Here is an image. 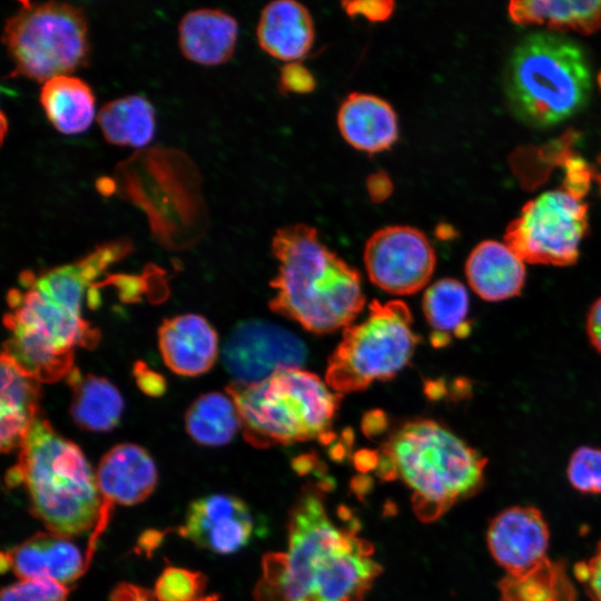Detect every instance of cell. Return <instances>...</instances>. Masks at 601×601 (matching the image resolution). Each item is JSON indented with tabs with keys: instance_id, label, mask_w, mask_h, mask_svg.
<instances>
[{
	"instance_id": "9c48e42d",
	"label": "cell",
	"mask_w": 601,
	"mask_h": 601,
	"mask_svg": "<svg viewBox=\"0 0 601 601\" xmlns=\"http://www.w3.org/2000/svg\"><path fill=\"white\" fill-rule=\"evenodd\" d=\"M352 534L329 519L316 494L303 495L289 518L286 552L268 553L263 560L256 601H307L322 563Z\"/></svg>"
},
{
	"instance_id": "836d02e7",
	"label": "cell",
	"mask_w": 601,
	"mask_h": 601,
	"mask_svg": "<svg viewBox=\"0 0 601 601\" xmlns=\"http://www.w3.org/2000/svg\"><path fill=\"white\" fill-rule=\"evenodd\" d=\"M573 573L591 601H601V540L588 560L575 563Z\"/></svg>"
},
{
	"instance_id": "ab89813d",
	"label": "cell",
	"mask_w": 601,
	"mask_h": 601,
	"mask_svg": "<svg viewBox=\"0 0 601 601\" xmlns=\"http://www.w3.org/2000/svg\"><path fill=\"white\" fill-rule=\"evenodd\" d=\"M585 329L590 344L601 354V296L592 303L588 311Z\"/></svg>"
},
{
	"instance_id": "f546056e",
	"label": "cell",
	"mask_w": 601,
	"mask_h": 601,
	"mask_svg": "<svg viewBox=\"0 0 601 601\" xmlns=\"http://www.w3.org/2000/svg\"><path fill=\"white\" fill-rule=\"evenodd\" d=\"M423 314L436 337H443L454 332L464 336L470 332L466 326L469 313V294L465 286L457 279L445 277L430 285L422 300Z\"/></svg>"
},
{
	"instance_id": "83f0119b",
	"label": "cell",
	"mask_w": 601,
	"mask_h": 601,
	"mask_svg": "<svg viewBox=\"0 0 601 601\" xmlns=\"http://www.w3.org/2000/svg\"><path fill=\"white\" fill-rule=\"evenodd\" d=\"M499 601H575L577 590L564 562L545 558L531 569L505 573Z\"/></svg>"
},
{
	"instance_id": "d6a6232c",
	"label": "cell",
	"mask_w": 601,
	"mask_h": 601,
	"mask_svg": "<svg viewBox=\"0 0 601 601\" xmlns=\"http://www.w3.org/2000/svg\"><path fill=\"white\" fill-rule=\"evenodd\" d=\"M66 585L51 580H19L1 592V601H67Z\"/></svg>"
},
{
	"instance_id": "cb8c5ba5",
	"label": "cell",
	"mask_w": 601,
	"mask_h": 601,
	"mask_svg": "<svg viewBox=\"0 0 601 601\" xmlns=\"http://www.w3.org/2000/svg\"><path fill=\"white\" fill-rule=\"evenodd\" d=\"M39 100L49 122L65 135L86 131L96 116L91 87L72 75L58 76L42 83Z\"/></svg>"
},
{
	"instance_id": "30bf717a",
	"label": "cell",
	"mask_w": 601,
	"mask_h": 601,
	"mask_svg": "<svg viewBox=\"0 0 601 601\" xmlns=\"http://www.w3.org/2000/svg\"><path fill=\"white\" fill-rule=\"evenodd\" d=\"M588 207L570 189L545 191L528 201L506 227L504 243L524 262L574 265L588 231Z\"/></svg>"
},
{
	"instance_id": "ba28073f",
	"label": "cell",
	"mask_w": 601,
	"mask_h": 601,
	"mask_svg": "<svg viewBox=\"0 0 601 601\" xmlns=\"http://www.w3.org/2000/svg\"><path fill=\"white\" fill-rule=\"evenodd\" d=\"M418 341L404 302L375 299L364 321L344 328L328 358L325 382L343 395L390 380L410 363Z\"/></svg>"
},
{
	"instance_id": "484cf974",
	"label": "cell",
	"mask_w": 601,
	"mask_h": 601,
	"mask_svg": "<svg viewBox=\"0 0 601 601\" xmlns=\"http://www.w3.org/2000/svg\"><path fill=\"white\" fill-rule=\"evenodd\" d=\"M509 14L519 24H543L556 31L590 35L601 28V1L515 0Z\"/></svg>"
},
{
	"instance_id": "d4e9b609",
	"label": "cell",
	"mask_w": 601,
	"mask_h": 601,
	"mask_svg": "<svg viewBox=\"0 0 601 601\" xmlns=\"http://www.w3.org/2000/svg\"><path fill=\"white\" fill-rule=\"evenodd\" d=\"M67 382L72 392L70 413L79 427L106 432L118 424L124 401L119 391L107 378L92 374L82 375L75 367Z\"/></svg>"
},
{
	"instance_id": "e0dca14e",
	"label": "cell",
	"mask_w": 601,
	"mask_h": 601,
	"mask_svg": "<svg viewBox=\"0 0 601 601\" xmlns=\"http://www.w3.org/2000/svg\"><path fill=\"white\" fill-rule=\"evenodd\" d=\"M89 556L70 540L52 532H39L9 551L1 564L20 580H51L69 584L87 570Z\"/></svg>"
},
{
	"instance_id": "f1b7e54d",
	"label": "cell",
	"mask_w": 601,
	"mask_h": 601,
	"mask_svg": "<svg viewBox=\"0 0 601 601\" xmlns=\"http://www.w3.org/2000/svg\"><path fill=\"white\" fill-rule=\"evenodd\" d=\"M185 424L189 436L206 446L226 445L242 428L233 398L219 392L203 394L194 401L186 412Z\"/></svg>"
},
{
	"instance_id": "9a60e30c",
	"label": "cell",
	"mask_w": 601,
	"mask_h": 601,
	"mask_svg": "<svg viewBox=\"0 0 601 601\" xmlns=\"http://www.w3.org/2000/svg\"><path fill=\"white\" fill-rule=\"evenodd\" d=\"M96 479L102 496V518L95 533L107 524L109 508L135 505L146 500L157 483L156 465L149 453L137 444L111 447L100 460Z\"/></svg>"
},
{
	"instance_id": "2e32d148",
	"label": "cell",
	"mask_w": 601,
	"mask_h": 601,
	"mask_svg": "<svg viewBox=\"0 0 601 601\" xmlns=\"http://www.w3.org/2000/svg\"><path fill=\"white\" fill-rule=\"evenodd\" d=\"M371 543L352 534L322 563L307 601H363L382 566Z\"/></svg>"
},
{
	"instance_id": "52a82bcc",
	"label": "cell",
	"mask_w": 601,
	"mask_h": 601,
	"mask_svg": "<svg viewBox=\"0 0 601 601\" xmlns=\"http://www.w3.org/2000/svg\"><path fill=\"white\" fill-rule=\"evenodd\" d=\"M2 43L13 65L10 78L41 83L87 66L89 27L83 8L61 1H23L4 23Z\"/></svg>"
},
{
	"instance_id": "74e56055",
	"label": "cell",
	"mask_w": 601,
	"mask_h": 601,
	"mask_svg": "<svg viewBox=\"0 0 601 601\" xmlns=\"http://www.w3.org/2000/svg\"><path fill=\"white\" fill-rule=\"evenodd\" d=\"M135 376L139 387L150 395H159L165 390L162 377L149 370L146 364L138 363L135 366Z\"/></svg>"
},
{
	"instance_id": "5bb4252c",
	"label": "cell",
	"mask_w": 601,
	"mask_h": 601,
	"mask_svg": "<svg viewBox=\"0 0 601 601\" xmlns=\"http://www.w3.org/2000/svg\"><path fill=\"white\" fill-rule=\"evenodd\" d=\"M550 530L534 506L516 505L496 514L486 531V543L493 560L516 573L533 568L546 556Z\"/></svg>"
},
{
	"instance_id": "277c9868",
	"label": "cell",
	"mask_w": 601,
	"mask_h": 601,
	"mask_svg": "<svg viewBox=\"0 0 601 601\" xmlns=\"http://www.w3.org/2000/svg\"><path fill=\"white\" fill-rule=\"evenodd\" d=\"M504 88L519 119L549 127L584 107L591 91V71L574 41L556 33L534 32L511 52Z\"/></svg>"
},
{
	"instance_id": "5b68a950",
	"label": "cell",
	"mask_w": 601,
	"mask_h": 601,
	"mask_svg": "<svg viewBox=\"0 0 601 601\" xmlns=\"http://www.w3.org/2000/svg\"><path fill=\"white\" fill-rule=\"evenodd\" d=\"M246 441L256 447L321 439L331 427L342 394L303 368L283 370L255 384L230 383Z\"/></svg>"
},
{
	"instance_id": "ac0fdd59",
	"label": "cell",
	"mask_w": 601,
	"mask_h": 601,
	"mask_svg": "<svg viewBox=\"0 0 601 601\" xmlns=\"http://www.w3.org/2000/svg\"><path fill=\"white\" fill-rule=\"evenodd\" d=\"M159 351L168 368L184 376L207 372L218 355V336L206 318L184 314L164 321L158 331Z\"/></svg>"
},
{
	"instance_id": "4316f807",
	"label": "cell",
	"mask_w": 601,
	"mask_h": 601,
	"mask_svg": "<svg viewBox=\"0 0 601 601\" xmlns=\"http://www.w3.org/2000/svg\"><path fill=\"white\" fill-rule=\"evenodd\" d=\"M97 122L107 142L141 148L155 136L156 118L152 105L140 95H128L102 105Z\"/></svg>"
},
{
	"instance_id": "8fae6325",
	"label": "cell",
	"mask_w": 601,
	"mask_h": 601,
	"mask_svg": "<svg viewBox=\"0 0 601 601\" xmlns=\"http://www.w3.org/2000/svg\"><path fill=\"white\" fill-rule=\"evenodd\" d=\"M364 264L370 280L392 295H413L430 282L436 265L428 238L412 226L383 227L367 239Z\"/></svg>"
},
{
	"instance_id": "d6986e66",
	"label": "cell",
	"mask_w": 601,
	"mask_h": 601,
	"mask_svg": "<svg viewBox=\"0 0 601 601\" xmlns=\"http://www.w3.org/2000/svg\"><path fill=\"white\" fill-rule=\"evenodd\" d=\"M337 127L354 149L376 154L388 150L398 139V121L394 108L371 93L351 92L337 112Z\"/></svg>"
},
{
	"instance_id": "f35d334b",
	"label": "cell",
	"mask_w": 601,
	"mask_h": 601,
	"mask_svg": "<svg viewBox=\"0 0 601 601\" xmlns=\"http://www.w3.org/2000/svg\"><path fill=\"white\" fill-rule=\"evenodd\" d=\"M109 601H158L154 591L132 583L122 582L110 593Z\"/></svg>"
},
{
	"instance_id": "7a4b0ae2",
	"label": "cell",
	"mask_w": 601,
	"mask_h": 601,
	"mask_svg": "<svg viewBox=\"0 0 601 601\" xmlns=\"http://www.w3.org/2000/svg\"><path fill=\"white\" fill-rule=\"evenodd\" d=\"M487 459L445 425L427 418L405 422L377 454L378 474L400 477L413 492L416 515L432 522L483 484Z\"/></svg>"
},
{
	"instance_id": "3957f363",
	"label": "cell",
	"mask_w": 601,
	"mask_h": 601,
	"mask_svg": "<svg viewBox=\"0 0 601 601\" xmlns=\"http://www.w3.org/2000/svg\"><path fill=\"white\" fill-rule=\"evenodd\" d=\"M8 484L22 482L31 513L49 532L71 538L98 526L102 496L83 452L39 415L20 446Z\"/></svg>"
},
{
	"instance_id": "1f68e13d",
	"label": "cell",
	"mask_w": 601,
	"mask_h": 601,
	"mask_svg": "<svg viewBox=\"0 0 601 601\" xmlns=\"http://www.w3.org/2000/svg\"><path fill=\"white\" fill-rule=\"evenodd\" d=\"M566 476L573 489L601 494V449L580 446L570 456Z\"/></svg>"
},
{
	"instance_id": "603a6c76",
	"label": "cell",
	"mask_w": 601,
	"mask_h": 601,
	"mask_svg": "<svg viewBox=\"0 0 601 601\" xmlns=\"http://www.w3.org/2000/svg\"><path fill=\"white\" fill-rule=\"evenodd\" d=\"M39 382L1 354L0 445L3 453L21 446L39 413Z\"/></svg>"
},
{
	"instance_id": "8992f818",
	"label": "cell",
	"mask_w": 601,
	"mask_h": 601,
	"mask_svg": "<svg viewBox=\"0 0 601 601\" xmlns=\"http://www.w3.org/2000/svg\"><path fill=\"white\" fill-rule=\"evenodd\" d=\"M8 294L3 324L8 337L2 353L39 383H53L73 371L75 349L92 348L99 331L82 315L20 283Z\"/></svg>"
},
{
	"instance_id": "8d00e7d4",
	"label": "cell",
	"mask_w": 601,
	"mask_h": 601,
	"mask_svg": "<svg viewBox=\"0 0 601 601\" xmlns=\"http://www.w3.org/2000/svg\"><path fill=\"white\" fill-rule=\"evenodd\" d=\"M366 191L373 203L385 201L393 193V181L383 170L371 174L365 181Z\"/></svg>"
},
{
	"instance_id": "6da1fadb",
	"label": "cell",
	"mask_w": 601,
	"mask_h": 601,
	"mask_svg": "<svg viewBox=\"0 0 601 601\" xmlns=\"http://www.w3.org/2000/svg\"><path fill=\"white\" fill-rule=\"evenodd\" d=\"M272 250L278 263L270 282L273 312L315 334L345 328L362 312L359 273L321 242L316 228L284 226L276 230Z\"/></svg>"
},
{
	"instance_id": "4fadbf2b",
	"label": "cell",
	"mask_w": 601,
	"mask_h": 601,
	"mask_svg": "<svg viewBox=\"0 0 601 601\" xmlns=\"http://www.w3.org/2000/svg\"><path fill=\"white\" fill-rule=\"evenodd\" d=\"M246 503L234 495L209 494L193 501L178 532L210 552L229 554L245 546L253 534Z\"/></svg>"
},
{
	"instance_id": "4dcf8cb0",
	"label": "cell",
	"mask_w": 601,
	"mask_h": 601,
	"mask_svg": "<svg viewBox=\"0 0 601 601\" xmlns=\"http://www.w3.org/2000/svg\"><path fill=\"white\" fill-rule=\"evenodd\" d=\"M154 594L158 601H216L206 593V578L200 572L166 568L156 581Z\"/></svg>"
},
{
	"instance_id": "7c38bea8",
	"label": "cell",
	"mask_w": 601,
	"mask_h": 601,
	"mask_svg": "<svg viewBox=\"0 0 601 601\" xmlns=\"http://www.w3.org/2000/svg\"><path fill=\"white\" fill-rule=\"evenodd\" d=\"M304 343L286 328L263 319L238 323L223 347V363L231 383L255 384L288 368H302Z\"/></svg>"
},
{
	"instance_id": "ffe728a7",
	"label": "cell",
	"mask_w": 601,
	"mask_h": 601,
	"mask_svg": "<svg viewBox=\"0 0 601 601\" xmlns=\"http://www.w3.org/2000/svg\"><path fill=\"white\" fill-rule=\"evenodd\" d=\"M471 289L485 302L519 296L525 285V263L505 244L493 239L479 243L465 262Z\"/></svg>"
},
{
	"instance_id": "44dd1931",
	"label": "cell",
	"mask_w": 601,
	"mask_h": 601,
	"mask_svg": "<svg viewBox=\"0 0 601 601\" xmlns=\"http://www.w3.org/2000/svg\"><path fill=\"white\" fill-rule=\"evenodd\" d=\"M259 47L280 61H300L315 38L308 9L294 0H275L262 11L256 29Z\"/></svg>"
},
{
	"instance_id": "7402d4cb",
	"label": "cell",
	"mask_w": 601,
	"mask_h": 601,
	"mask_svg": "<svg viewBox=\"0 0 601 601\" xmlns=\"http://www.w3.org/2000/svg\"><path fill=\"white\" fill-rule=\"evenodd\" d=\"M237 37V21L219 9L191 10L178 24V45L183 56L203 66L227 62L235 52Z\"/></svg>"
},
{
	"instance_id": "d590c367",
	"label": "cell",
	"mask_w": 601,
	"mask_h": 601,
	"mask_svg": "<svg viewBox=\"0 0 601 601\" xmlns=\"http://www.w3.org/2000/svg\"><path fill=\"white\" fill-rule=\"evenodd\" d=\"M342 7L349 17L361 16L371 22H383L393 14L395 2L391 0L344 1Z\"/></svg>"
},
{
	"instance_id": "e575fe53",
	"label": "cell",
	"mask_w": 601,
	"mask_h": 601,
	"mask_svg": "<svg viewBox=\"0 0 601 601\" xmlns=\"http://www.w3.org/2000/svg\"><path fill=\"white\" fill-rule=\"evenodd\" d=\"M316 85L313 73L300 62H286L279 72V88L285 93H308Z\"/></svg>"
}]
</instances>
